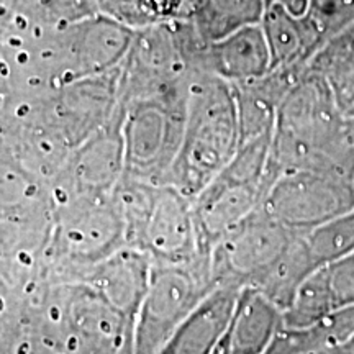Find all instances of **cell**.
Masks as SVG:
<instances>
[{
  "instance_id": "19",
  "label": "cell",
  "mask_w": 354,
  "mask_h": 354,
  "mask_svg": "<svg viewBox=\"0 0 354 354\" xmlns=\"http://www.w3.org/2000/svg\"><path fill=\"white\" fill-rule=\"evenodd\" d=\"M335 310L354 305V253L322 268Z\"/></svg>"
},
{
  "instance_id": "18",
  "label": "cell",
  "mask_w": 354,
  "mask_h": 354,
  "mask_svg": "<svg viewBox=\"0 0 354 354\" xmlns=\"http://www.w3.org/2000/svg\"><path fill=\"white\" fill-rule=\"evenodd\" d=\"M302 234L318 269L354 253V209Z\"/></svg>"
},
{
  "instance_id": "8",
  "label": "cell",
  "mask_w": 354,
  "mask_h": 354,
  "mask_svg": "<svg viewBox=\"0 0 354 354\" xmlns=\"http://www.w3.org/2000/svg\"><path fill=\"white\" fill-rule=\"evenodd\" d=\"M215 289L210 254H198L183 263H153L148 289L133 318L135 354L161 351Z\"/></svg>"
},
{
  "instance_id": "26",
  "label": "cell",
  "mask_w": 354,
  "mask_h": 354,
  "mask_svg": "<svg viewBox=\"0 0 354 354\" xmlns=\"http://www.w3.org/2000/svg\"><path fill=\"white\" fill-rule=\"evenodd\" d=\"M346 128H348V138L351 141V145L354 146V117L346 120Z\"/></svg>"
},
{
  "instance_id": "20",
  "label": "cell",
  "mask_w": 354,
  "mask_h": 354,
  "mask_svg": "<svg viewBox=\"0 0 354 354\" xmlns=\"http://www.w3.org/2000/svg\"><path fill=\"white\" fill-rule=\"evenodd\" d=\"M94 8L95 15L107 17L133 32L154 25L140 0H94Z\"/></svg>"
},
{
  "instance_id": "1",
  "label": "cell",
  "mask_w": 354,
  "mask_h": 354,
  "mask_svg": "<svg viewBox=\"0 0 354 354\" xmlns=\"http://www.w3.org/2000/svg\"><path fill=\"white\" fill-rule=\"evenodd\" d=\"M274 180L284 172L317 171L354 180V146L330 82L307 71L277 109L271 141Z\"/></svg>"
},
{
  "instance_id": "5",
  "label": "cell",
  "mask_w": 354,
  "mask_h": 354,
  "mask_svg": "<svg viewBox=\"0 0 354 354\" xmlns=\"http://www.w3.org/2000/svg\"><path fill=\"white\" fill-rule=\"evenodd\" d=\"M125 246V227L113 196L55 205L43 251L44 281H77L84 271Z\"/></svg>"
},
{
  "instance_id": "25",
  "label": "cell",
  "mask_w": 354,
  "mask_h": 354,
  "mask_svg": "<svg viewBox=\"0 0 354 354\" xmlns=\"http://www.w3.org/2000/svg\"><path fill=\"white\" fill-rule=\"evenodd\" d=\"M212 354H232V351H230V344H228V333L223 338V342L218 344V348H216Z\"/></svg>"
},
{
  "instance_id": "9",
  "label": "cell",
  "mask_w": 354,
  "mask_h": 354,
  "mask_svg": "<svg viewBox=\"0 0 354 354\" xmlns=\"http://www.w3.org/2000/svg\"><path fill=\"white\" fill-rule=\"evenodd\" d=\"M292 232L261 209L212 248L216 287L258 289L294 240Z\"/></svg>"
},
{
  "instance_id": "16",
  "label": "cell",
  "mask_w": 354,
  "mask_h": 354,
  "mask_svg": "<svg viewBox=\"0 0 354 354\" xmlns=\"http://www.w3.org/2000/svg\"><path fill=\"white\" fill-rule=\"evenodd\" d=\"M284 326V312L254 289H243L228 330L232 354H266Z\"/></svg>"
},
{
  "instance_id": "27",
  "label": "cell",
  "mask_w": 354,
  "mask_h": 354,
  "mask_svg": "<svg viewBox=\"0 0 354 354\" xmlns=\"http://www.w3.org/2000/svg\"><path fill=\"white\" fill-rule=\"evenodd\" d=\"M326 354H338V353H326Z\"/></svg>"
},
{
  "instance_id": "21",
  "label": "cell",
  "mask_w": 354,
  "mask_h": 354,
  "mask_svg": "<svg viewBox=\"0 0 354 354\" xmlns=\"http://www.w3.org/2000/svg\"><path fill=\"white\" fill-rule=\"evenodd\" d=\"M354 0H310L308 15L322 26L326 39L339 32V26L354 21Z\"/></svg>"
},
{
  "instance_id": "24",
  "label": "cell",
  "mask_w": 354,
  "mask_h": 354,
  "mask_svg": "<svg viewBox=\"0 0 354 354\" xmlns=\"http://www.w3.org/2000/svg\"><path fill=\"white\" fill-rule=\"evenodd\" d=\"M269 6H279L294 15H307L310 0H268Z\"/></svg>"
},
{
  "instance_id": "2",
  "label": "cell",
  "mask_w": 354,
  "mask_h": 354,
  "mask_svg": "<svg viewBox=\"0 0 354 354\" xmlns=\"http://www.w3.org/2000/svg\"><path fill=\"white\" fill-rule=\"evenodd\" d=\"M240 146L233 86L210 73H194L183 143L165 184L194 201L228 166Z\"/></svg>"
},
{
  "instance_id": "12",
  "label": "cell",
  "mask_w": 354,
  "mask_h": 354,
  "mask_svg": "<svg viewBox=\"0 0 354 354\" xmlns=\"http://www.w3.org/2000/svg\"><path fill=\"white\" fill-rule=\"evenodd\" d=\"M151 269L153 261L148 254L125 246L88 268L74 282L92 287L100 297L133 322L148 289Z\"/></svg>"
},
{
  "instance_id": "10",
  "label": "cell",
  "mask_w": 354,
  "mask_h": 354,
  "mask_svg": "<svg viewBox=\"0 0 354 354\" xmlns=\"http://www.w3.org/2000/svg\"><path fill=\"white\" fill-rule=\"evenodd\" d=\"M261 209L292 232L305 233L354 209V180L330 172H284L268 189Z\"/></svg>"
},
{
  "instance_id": "7",
  "label": "cell",
  "mask_w": 354,
  "mask_h": 354,
  "mask_svg": "<svg viewBox=\"0 0 354 354\" xmlns=\"http://www.w3.org/2000/svg\"><path fill=\"white\" fill-rule=\"evenodd\" d=\"M271 141L269 133L241 143L228 166L192 201L198 243L205 253L263 203L272 184Z\"/></svg>"
},
{
  "instance_id": "6",
  "label": "cell",
  "mask_w": 354,
  "mask_h": 354,
  "mask_svg": "<svg viewBox=\"0 0 354 354\" xmlns=\"http://www.w3.org/2000/svg\"><path fill=\"white\" fill-rule=\"evenodd\" d=\"M190 77L120 102L125 176L151 184L166 183L183 143Z\"/></svg>"
},
{
  "instance_id": "3",
  "label": "cell",
  "mask_w": 354,
  "mask_h": 354,
  "mask_svg": "<svg viewBox=\"0 0 354 354\" xmlns=\"http://www.w3.org/2000/svg\"><path fill=\"white\" fill-rule=\"evenodd\" d=\"M33 308L57 354H120L133 338L130 318L82 282H44Z\"/></svg>"
},
{
  "instance_id": "23",
  "label": "cell",
  "mask_w": 354,
  "mask_h": 354,
  "mask_svg": "<svg viewBox=\"0 0 354 354\" xmlns=\"http://www.w3.org/2000/svg\"><path fill=\"white\" fill-rule=\"evenodd\" d=\"M333 91L335 100L338 104L339 112L349 120L354 117V64L342 71L336 76L326 79Z\"/></svg>"
},
{
  "instance_id": "13",
  "label": "cell",
  "mask_w": 354,
  "mask_h": 354,
  "mask_svg": "<svg viewBox=\"0 0 354 354\" xmlns=\"http://www.w3.org/2000/svg\"><path fill=\"white\" fill-rule=\"evenodd\" d=\"M271 69V51L261 25L207 43L201 61V73H210L230 84L259 79Z\"/></svg>"
},
{
  "instance_id": "17",
  "label": "cell",
  "mask_w": 354,
  "mask_h": 354,
  "mask_svg": "<svg viewBox=\"0 0 354 354\" xmlns=\"http://www.w3.org/2000/svg\"><path fill=\"white\" fill-rule=\"evenodd\" d=\"M266 10L268 0H197L187 21L212 43L246 26L261 25Z\"/></svg>"
},
{
  "instance_id": "11",
  "label": "cell",
  "mask_w": 354,
  "mask_h": 354,
  "mask_svg": "<svg viewBox=\"0 0 354 354\" xmlns=\"http://www.w3.org/2000/svg\"><path fill=\"white\" fill-rule=\"evenodd\" d=\"M125 176L122 105L115 117L91 138L73 149L50 183L53 207L112 196Z\"/></svg>"
},
{
  "instance_id": "4",
  "label": "cell",
  "mask_w": 354,
  "mask_h": 354,
  "mask_svg": "<svg viewBox=\"0 0 354 354\" xmlns=\"http://www.w3.org/2000/svg\"><path fill=\"white\" fill-rule=\"evenodd\" d=\"M113 201L125 227L127 246L148 254L153 263H183L201 248L192 201L166 184H151L123 176Z\"/></svg>"
},
{
  "instance_id": "15",
  "label": "cell",
  "mask_w": 354,
  "mask_h": 354,
  "mask_svg": "<svg viewBox=\"0 0 354 354\" xmlns=\"http://www.w3.org/2000/svg\"><path fill=\"white\" fill-rule=\"evenodd\" d=\"M272 57V68L308 64L326 41L322 26L308 15H294L279 6H269L261 21Z\"/></svg>"
},
{
  "instance_id": "14",
  "label": "cell",
  "mask_w": 354,
  "mask_h": 354,
  "mask_svg": "<svg viewBox=\"0 0 354 354\" xmlns=\"http://www.w3.org/2000/svg\"><path fill=\"white\" fill-rule=\"evenodd\" d=\"M241 290L216 287L158 354H212L227 336Z\"/></svg>"
},
{
  "instance_id": "22",
  "label": "cell",
  "mask_w": 354,
  "mask_h": 354,
  "mask_svg": "<svg viewBox=\"0 0 354 354\" xmlns=\"http://www.w3.org/2000/svg\"><path fill=\"white\" fill-rule=\"evenodd\" d=\"M154 24L189 20L197 0H140Z\"/></svg>"
}]
</instances>
